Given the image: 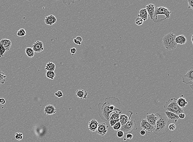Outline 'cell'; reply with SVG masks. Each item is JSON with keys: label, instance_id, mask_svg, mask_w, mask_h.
Listing matches in <instances>:
<instances>
[{"label": "cell", "instance_id": "1", "mask_svg": "<svg viewBox=\"0 0 193 142\" xmlns=\"http://www.w3.org/2000/svg\"><path fill=\"white\" fill-rule=\"evenodd\" d=\"M155 114L157 120L154 133L158 136L165 134L169 130L168 128L169 124V119L165 113H157Z\"/></svg>", "mask_w": 193, "mask_h": 142}, {"label": "cell", "instance_id": "2", "mask_svg": "<svg viewBox=\"0 0 193 142\" xmlns=\"http://www.w3.org/2000/svg\"><path fill=\"white\" fill-rule=\"evenodd\" d=\"M119 111L122 112L119 108L116 107L111 103L106 101L102 107H99V114L100 116L103 120L106 121L109 120V115L114 111Z\"/></svg>", "mask_w": 193, "mask_h": 142}, {"label": "cell", "instance_id": "3", "mask_svg": "<svg viewBox=\"0 0 193 142\" xmlns=\"http://www.w3.org/2000/svg\"><path fill=\"white\" fill-rule=\"evenodd\" d=\"M177 100L176 98H172L166 102L164 106L165 111L174 113L178 115L180 113H184L182 108L178 104Z\"/></svg>", "mask_w": 193, "mask_h": 142}, {"label": "cell", "instance_id": "4", "mask_svg": "<svg viewBox=\"0 0 193 142\" xmlns=\"http://www.w3.org/2000/svg\"><path fill=\"white\" fill-rule=\"evenodd\" d=\"M176 37V35L173 33H168L163 37L162 43L166 50L171 51L176 48L177 44L175 41Z\"/></svg>", "mask_w": 193, "mask_h": 142}, {"label": "cell", "instance_id": "5", "mask_svg": "<svg viewBox=\"0 0 193 142\" xmlns=\"http://www.w3.org/2000/svg\"><path fill=\"white\" fill-rule=\"evenodd\" d=\"M129 112L131 113L129 118V120L126 124L124 125H122L121 127L120 130L123 131L124 134H127L131 133L134 131H135L137 129V124L136 122L134 120H131L129 121L131 116L133 114V112L131 111H129Z\"/></svg>", "mask_w": 193, "mask_h": 142}, {"label": "cell", "instance_id": "6", "mask_svg": "<svg viewBox=\"0 0 193 142\" xmlns=\"http://www.w3.org/2000/svg\"><path fill=\"white\" fill-rule=\"evenodd\" d=\"M171 13V11H170L168 8L165 7H155L153 22L155 23H158V19H157V16L159 15H164L165 16V18L164 19V20L166 19H169L170 18V14Z\"/></svg>", "mask_w": 193, "mask_h": 142}, {"label": "cell", "instance_id": "7", "mask_svg": "<svg viewBox=\"0 0 193 142\" xmlns=\"http://www.w3.org/2000/svg\"><path fill=\"white\" fill-rule=\"evenodd\" d=\"M182 82L186 85L193 83V67L189 68L187 72L182 76Z\"/></svg>", "mask_w": 193, "mask_h": 142}, {"label": "cell", "instance_id": "8", "mask_svg": "<svg viewBox=\"0 0 193 142\" xmlns=\"http://www.w3.org/2000/svg\"><path fill=\"white\" fill-rule=\"evenodd\" d=\"M108 126L104 122L99 124L96 132L97 134L104 136L108 132Z\"/></svg>", "mask_w": 193, "mask_h": 142}, {"label": "cell", "instance_id": "9", "mask_svg": "<svg viewBox=\"0 0 193 142\" xmlns=\"http://www.w3.org/2000/svg\"><path fill=\"white\" fill-rule=\"evenodd\" d=\"M140 127L144 130H146L148 132H149V133L154 132L155 129V127L151 125L149 122H148L146 119L141 120L140 122Z\"/></svg>", "mask_w": 193, "mask_h": 142}, {"label": "cell", "instance_id": "10", "mask_svg": "<svg viewBox=\"0 0 193 142\" xmlns=\"http://www.w3.org/2000/svg\"><path fill=\"white\" fill-rule=\"evenodd\" d=\"M32 48L35 52L40 53L44 49L43 44L40 41H36L33 45H32Z\"/></svg>", "mask_w": 193, "mask_h": 142}, {"label": "cell", "instance_id": "11", "mask_svg": "<svg viewBox=\"0 0 193 142\" xmlns=\"http://www.w3.org/2000/svg\"><path fill=\"white\" fill-rule=\"evenodd\" d=\"M165 113L167 117L169 119V124L170 123H173V122L176 123L177 122L179 118L178 115L175 114L174 113L167 111H165Z\"/></svg>", "mask_w": 193, "mask_h": 142}, {"label": "cell", "instance_id": "12", "mask_svg": "<svg viewBox=\"0 0 193 142\" xmlns=\"http://www.w3.org/2000/svg\"><path fill=\"white\" fill-rule=\"evenodd\" d=\"M146 120L151 125H152L155 128L157 120V116L156 114L152 113L150 115H147L146 116Z\"/></svg>", "mask_w": 193, "mask_h": 142}, {"label": "cell", "instance_id": "13", "mask_svg": "<svg viewBox=\"0 0 193 142\" xmlns=\"http://www.w3.org/2000/svg\"><path fill=\"white\" fill-rule=\"evenodd\" d=\"M56 109L53 105H48L44 108V113L46 115H53L56 113Z\"/></svg>", "mask_w": 193, "mask_h": 142}, {"label": "cell", "instance_id": "14", "mask_svg": "<svg viewBox=\"0 0 193 142\" xmlns=\"http://www.w3.org/2000/svg\"><path fill=\"white\" fill-rule=\"evenodd\" d=\"M99 123L95 119H92L89 122L88 124V128L89 130L92 132H96Z\"/></svg>", "mask_w": 193, "mask_h": 142}, {"label": "cell", "instance_id": "15", "mask_svg": "<svg viewBox=\"0 0 193 142\" xmlns=\"http://www.w3.org/2000/svg\"><path fill=\"white\" fill-rule=\"evenodd\" d=\"M155 7L153 4H149L146 6L145 9L147 10L148 14L150 16V19L152 20L153 19Z\"/></svg>", "mask_w": 193, "mask_h": 142}, {"label": "cell", "instance_id": "16", "mask_svg": "<svg viewBox=\"0 0 193 142\" xmlns=\"http://www.w3.org/2000/svg\"><path fill=\"white\" fill-rule=\"evenodd\" d=\"M44 21L46 25L51 26L57 22V19L55 16L51 14L46 17Z\"/></svg>", "mask_w": 193, "mask_h": 142}, {"label": "cell", "instance_id": "17", "mask_svg": "<svg viewBox=\"0 0 193 142\" xmlns=\"http://www.w3.org/2000/svg\"><path fill=\"white\" fill-rule=\"evenodd\" d=\"M0 44L3 45L6 51H8L11 46L12 41L9 39H3L0 41Z\"/></svg>", "mask_w": 193, "mask_h": 142}, {"label": "cell", "instance_id": "18", "mask_svg": "<svg viewBox=\"0 0 193 142\" xmlns=\"http://www.w3.org/2000/svg\"><path fill=\"white\" fill-rule=\"evenodd\" d=\"M88 93L86 90L79 89L76 92V95L78 98L81 99H86L88 96Z\"/></svg>", "mask_w": 193, "mask_h": 142}, {"label": "cell", "instance_id": "19", "mask_svg": "<svg viewBox=\"0 0 193 142\" xmlns=\"http://www.w3.org/2000/svg\"><path fill=\"white\" fill-rule=\"evenodd\" d=\"M183 97H184V95L182 94L180 97V98L177 99V100L178 104L180 107L182 108H185V106L188 104V103L186 102V100Z\"/></svg>", "mask_w": 193, "mask_h": 142}, {"label": "cell", "instance_id": "20", "mask_svg": "<svg viewBox=\"0 0 193 142\" xmlns=\"http://www.w3.org/2000/svg\"><path fill=\"white\" fill-rule=\"evenodd\" d=\"M175 43L177 44L184 45L185 44L187 41V39L185 36L184 35H180L178 36H176L175 39Z\"/></svg>", "mask_w": 193, "mask_h": 142}, {"label": "cell", "instance_id": "21", "mask_svg": "<svg viewBox=\"0 0 193 142\" xmlns=\"http://www.w3.org/2000/svg\"><path fill=\"white\" fill-rule=\"evenodd\" d=\"M148 13L145 8L141 9L139 12V17L142 19L143 21L147 20L148 19Z\"/></svg>", "mask_w": 193, "mask_h": 142}, {"label": "cell", "instance_id": "22", "mask_svg": "<svg viewBox=\"0 0 193 142\" xmlns=\"http://www.w3.org/2000/svg\"><path fill=\"white\" fill-rule=\"evenodd\" d=\"M121 112L120 111H114L112 112V114L109 117V120H118L120 119V115Z\"/></svg>", "mask_w": 193, "mask_h": 142}, {"label": "cell", "instance_id": "23", "mask_svg": "<svg viewBox=\"0 0 193 142\" xmlns=\"http://www.w3.org/2000/svg\"><path fill=\"white\" fill-rule=\"evenodd\" d=\"M25 54L29 58H32L35 55V51H34L33 48L30 47H27L25 49Z\"/></svg>", "mask_w": 193, "mask_h": 142}, {"label": "cell", "instance_id": "24", "mask_svg": "<svg viewBox=\"0 0 193 142\" xmlns=\"http://www.w3.org/2000/svg\"><path fill=\"white\" fill-rule=\"evenodd\" d=\"M45 70L47 71H54L56 70V65L53 62H49L46 64L45 66Z\"/></svg>", "mask_w": 193, "mask_h": 142}, {"label": "cell", "instance_id": "25", "mask_svg": "<svg viewBox=\"0 0 193 142\" xmlns=\"http://www.w3.org/2000/svg\"><path fill=\"white\" fill-rule=\"evenodd\" d=\"M129 118L128 116L124 114H121L120 115V122L122 125H124L128 122Z\"/></svg>", "mask_w": 193, "mask_h": 142}, {"label": "cell", "instance_id": "26", "mask_svg": "<svg viewBox=\"0 0 193 142\" xmlns=\"http://www.w3.org/2000/svg\"><path fill=\"white\" fill-rule=\"evenodd\" d=\"M46 76L47 78L53 80L56 76V73L54 71H47L46 73Z\"/></svg>", "mask_w": 193, "mask_h": 142}, {"label": "cell", "instance_id": "27", "mask_svg": "<svg viewBox=\"0 0 193 142\" xmlns=\"http://www.w3.org/2000/svg\"><path fill=\"white\" fill-rule=\"evenodd\" d=\"M7 76L3 71L0 70V84H4L6 81Z\"/></svg>", "mask_w": 193, "mask_h": 142}, {"label": "cell", "instance_id": "28", "mask_svg": "<svg viewBox=\"0 0 193 142\" xmlns=\"http://www.w3.org/2000/svg\"><path fill=\"white\" fill-rule=\"evenodd\" d=\"M17 35L19 37H23L25 36L27 34V32L23 28H21L18 30L17 33Z\"/></svg>", "mask_w": 193, "mask_h": 142}, {"label": "cell", "instance_id": "29", "mask_svg": "<svg viewBox=\"0 0 193 142\" xmlns=\"http://www.w3.org/2000/svg\"><path fill=\"white\" fill-rule=\"evenodd\" d=\"M6 51V50L5 49V48L1 44H0V57L4 56V55Z\"/></svg>", "mask_w": 193, "mask_h": 142}, {"label": "cell", "instance_id": "30", "mask_svg": "<svg viewBox=\"0 0 193 142\" xmlns=\"http://www.w3.org/2000/svg\"><path fill=\"white\" fill-rule=\"evenodd\" d=\"M121 122H120V121H119L117 122V123H116V124H115V125L113 127V129H114L115 131H118V130H120V129H121Z\"/></svg>", "mask_w": 193, "mask_h": 142}, {"label": "cell", "instance_id": "31", "mask_svg": "<svg viewBox=\"0 0 193 142\" xmlns=\"http://www.w3.org/2000/svg\"><path fill=\"white\" fill-rule=\"evenodd\" d=\"M135 24H136V25L139 26V25L143 24V21L141 18L138 17L136 19V20L135 21Z\"/></svg>", "mask_w": 193, "mask_h": 142}, {"label": "cell", "instance_id": "32", "mask_svg": "<svg viewBox=\"0 0 193 142\" xmlns=\"http://www.w3.org/2000/svg\"><path fill=\"white\" fill-rule=\"evenodd\" d=\"M15 138L17 140H22L23 138V134L22 133H16L15 134Z\"/></svg>", "mask_w": 193, "mask_h": 142}, {"label": "cell", "instance_id": "33", "mask_svg": "<svg viewBox=\"0 0 193 142\" xmlns=\"http://www.w3.org/2000/svg\"><path fill=\"white\" fill-rule=\"evenodd\" d=\"M77 0H62V3L64 4H67L68 6H70V4H74L75 1Z\"/></svg>", "mask_w": 193, "mask_h": 142}, {"label": "cell", "instance_id": "34", "mask_svg": "<svg viewBox=\"0 0 193 142\" xmlns=\"http://www.w3.org/2000/svg\"><path fill=\"white\" fill-rule=\"evenodd\" d=\"M168 128H169V130L170 131H174L176 129V125L173 123H170L169 124Z\"/></svg>", "mask_w": 193, "mask_h": 142}, {"label": "cell", "instance_id": "35", "mask_svg": "<svg viewBox=\"0 0 193 142\" xmlns=\"http://www.w3.org/2000/svg\"><path fill=\"white\" fill-rule=\"evenodd\" d=\"M55 95L58 98H61L63 96V93L60 90H58V91L55 93Z\"/></svg>", "mask_w": 193, "mask_h": 142}, {"label": "cell", "instance_id": "36", "mask_svg": "<svg viewBox=\"0 0 193 142\" xmlns=\"http://www.w3.org/2000/svg\"><path fill=\"white\" fill-rule=\"evenodd\" d=\"M120 121V119L118 120H110V124L111 126L113 127L116 124L117 122Z\"/></svg>", "mask_w": 193, "mask_h": 142}, {"label": "cell", "instance_id": "37", "mask_svg": "<svg viewBox=\"0 0 193 142\" xmlns=\"http://www.w3.org/2000/svg\"><path fill=\"white\" fill-rule=\"evenodd\" d=\"M124 133L123 131H121V130H118L117 132V136L119 138H121L123 137L124 135Z\"/></svg>", "mask_w": 193, "mask_h": 142}, {"label": "cell", "instance_id": "38", "mask_svg": "<svg viewBox=\"0 0 193 142\" xmlns=\"http://www.w3.org/2000/svg\"><path fill=\"white\" fill-rule=\"evenodd\" d=\"M188 9H193V0H188Z\"/></svg>", "mask_w": 193, "mask_h": 142}, {"label": "cell", "instance_id": "39", "mask_svg": "<svg viewBox=\"0 0 193 142\" xmlns=\"http://www.w3.org/2000/svg\"><path fill=\"white\" fill-rule=\"evenodd\" d=\"M126 137L128 139H132L133 138V135L131 133H129V134H127Z\"/></svg>", "mask_w": 193, "mask_h": 142}, {"label": "cell", "instance_id": "40", "mask_svg": "<svg viewBox=\"0 0 193 142\" xmlns=\"http://www.w3.org/2000/svg\"><path fill=\"white\" fill-rule=\"evenodd\" d=\"M178 116H179V118L183 119L185 118V115L184 113H180L178 115Z\"/></svg>", "mask_w": 193, "mask_h": 142}, {"label": "cell", "instance_id": "41", "mask_svg": "<svg viewBox=\"0 0 193 142\" xmlns=\"http://www.w3.org/2000/svg\"><path fill=\"white\" fill-rule=\"evenodd\" d=\"M76 49L75 48H72L70 49V53L72 55L75 54L76 53Z\"/></svg>", "mask_w": 193, "mask_h": 142}, {"label": "cell", "instance_id": "42", "mask_svg": "<svg viewBox=\"0 0 193 142\" xmlns=\"http://www.w3.org/2000/svg\"><path fill=\"white\" fill-rule=\"evenodd\" d=\"M73 41L74 43L77 44V45H80L81 44V43L80 41L78 40H76V38L74 39Z\"/></svg>", "mask_w": 193, "mask_h": 142}, {"label": "cell", "instance_id": "43", "mask_svg": "<svg viewBox=\"0 0 193 142\" xmlns=\"http://www.w3.org/2000/svg\"><path fill=\"white\" fill-rule=\"evenodd\" d=\"M6 101L4 98H0V104L2 105H4L6 104Z\"/></svg>", "mask_w": 193, "mask_h": 142}, {"label": "cell", "instance_id": "44", "mask_svg": "<svg viewBox=\"0 0 193 142\" xmlns=\"http://www.w3.org/2000/svg\"><path fill=\"white\" fill-rule=\"evenodd\" d=\"M140 135L143 136V135H145V134H146V132H145V130L142 129L140 132Z\"/></svg>", "mask_w": 193, "mask_h": 142}, {"label": "cell", "instance_id": "45", "mask_svg": "<svg viewBox=\"0 0 193 142\" xmlns=\"http://www.w3.org/2000/svg\"><path fill=\"white\" fill-rule=\"evenodd\" d=\"M76 40H78L79 41H80L81 43L82 41H83L82 38H81V37H80V36H78V37H76Z\"/></svg>", "mask_w": 193, "mask_h": 142}, {"label": "cell", "instance_id": "46", "mask_svg": "<svg viewBox=\"0 0 193 142\" xmlns=\"http://www.w3.org/2000/svg\"><path fill=\"white\" fill-rule=\"evenodd\" d=\"M190 88L191 89V90H192L193 91V83L192 84H191V85H190Z\"/></svg>", "mask_w": 193, "mask_h": 142}, {"label": "cell", "instance_id": "47", "mask_svg": "<svg viewBox=\"0 0 193 142\" xmlns=\"http://www.w3.org/2000/svg\"><path fill=\"white\" fill-rule=\"evenodd\" d=\"M191 42H192V45L193 46V34L192 35V36H191Z\"/></svg>", "mask_w": 193, "mask_h": 142}, {"label": "cell", "instance_id": "48", "mask_svg": "<svg viewBox=\"0 0 193 142\" xmlns=\"http://www.w3.org/2000/svg\"><path fill=\"white\" fill-rule=\"evenodd\" d=\"M54 1H62V0H54Z\"/></svg>", "mask_w": 193, "mask_h": 142}, {"label": "cell", "instance_id": "49", "mask_svg": "<svg viewBox=\"0 0 193 142\" xmlns=\"http://www.w3.org/2000/svg\"><path fill=\"white\" fill-rule=\"evenodd\" d=\"M124 141H125V140H126V138H124Z\"/></svg>", "mask_w": 193, "mask_h": 142}, {"label": "cell", "instance_id": "50", "mask_svg": "<svg viewBox=\"0 0 193 142\" xmlns=\"http://www.w3.org/2000/svg\"><path fill=\"white\" fill-rule=\"evenodd\" d=\"M25 1H30L31 0H25Z\"/></svg>", "mask_w": 193, "mask_h": 142}]
</instances>
